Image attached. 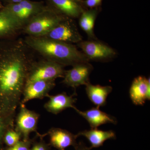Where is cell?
Returning <instances> with one entry per match:
<instances>
[{"label":"cell","instance_id":"18","mask_svg":"<svg viewBox=\"0 0 150 150\" xmlns=\"http://www.w3.org/2000/svg\"><path fill=\"white\" fill-rule=\"evenodd\" d=\"M78 137L83 136L86 138L91 146V149L100 147L103 145L105 142L109 139H115L116 135L114 131H104L97 129H91L90 130L81 131L76 134Z\"/></svg>","mask_w":150,"mask_h":150},{"label":"cell","instance_id":"7","mask_svg":"<svg viewBox=\"0 0 150 150\" xmlns=\"http://www.w3.org/2000/svg\"><path fill=\"white\" fill-rule=\"evenodd\" d=\"M46 7L42 2L24 0L18 3L8 4L4 8L23 28L30 19Z\"/></svg>","mask_w":150,"mask_h":150},{"label":"cell","instance_id":"19","mask_svg":"<svg viewBox=\"0 0 150 150\" xmlns=\"http://www.w3.org/2000/svg\"><path fill=\"white\" fill-rule=\"evenodd\" d=\"M99 11V8L87 9L79 18L80 27L86 33L89 40L98 39L95 35L94 27Z\"/></svg>","mask_w":150,"mask_h":150},{"label":"cell","instance_id":"16","mask_svg":"<svg viewBox=\"0 0 150 150\" xmlns=\"http://www.w3.org/2000/svg\"><path fill=\"white\" fill-rule=\"evenodd\" d=\"M22 29V25L5 9L0 11V38H13Z\"/></svg>","mask_w":150,"mask_h":150},{"label":"cell","instance_id":"10","mask_svg":"<svg viewBox=\"0 0 150 150\" xmlns=\"http://www.w3.org/2000/svg\"><path fill=\"white\" fill-rule=\"evenodd\" d=\"M56 86L55 81H38L25 84L21 101L25 103L33 99H43Z\"/></svg>","mask_w":150,"mask_h":150},{"label":"cell","instance_id":"8","mask_svg":"<svg viewBox=\"0 0 150 150\" xmlns=\"http://www.w3.org/2000/svg\"><path fill=\"white\" fill-rule=\"evenodd\" d=\"M19 111L16 118L14 129L21 135L23 140L30 139L29 135L32 132H35L38 136L37 126L40 115L33 110H29L25 105L20 103Z\"/></svg>","mask_w":150,"mask_h":150},{"label":"cell","instance_id":"25","mask_svg":"<svg viewBox=\"0 0 150 150\" xmlns=\"http://www.w3.org/2000/svg\"><path fill=\"white\" fill-rule=\"evenodd\" d=\"M75 150H91L90 148L88 147L82 142H80L75 147Z\"/></svg>","mask_w":150,"mask_h":150},{"label":"cell","instance_id":"26","mask_svg":"<svg viewBox=\"0 0 150 150\" xmlns=\"http://www.w3.org/2000/svg\"><path fill=\"white\" fill-rule=\"evenodd\" d=\"M8 1L9 2L8 4H10L19 3L22 1H24V0H8Z\"/></svg>","mask_w":150,"mask_h":150},{"label":"cell","instance_id":"5","mask_svg":"<svg viewBox=\"0 0 150 150\" xmlns=\"http://www.w3.org/2000/svg\"><path fill=\"white\" fill-rule=\"evenodd\" d=\"M89 61L106 62L117 55L113 48L97 40H83L77 44Z\"/></svg>","mask_w":150,"mask_h":150},{"label":"cell","instance_id":"22","mask_svg":"<svg viewBox=\"0 0 150 150\" xmlns=\"http://www.w3.org/2000/svg\"><path fill=\"white\" fill-rule=\"evenodd\" d=\"M34 141V139H30L27 140H20L12 146L4 147L3 150H30Z\"/></svg>","mask_w":150,"mask_h":150},{"label":"cell","instance_id":"3","mask_svg":"<svg viewBox=\"0 0 150 150\" xmlns=\"http://www.w3.org/2000/svg\"><path fill=\"white\" fill-rule=\"evenodd\" d=\"M67 18L49 6L32 17L23 28L22 31L28 36H43Z\"/></svg>","mask_w":150,"mask_h":150},{"label":"cell","instance_id":"21","mask_svg":"<svg viewBox=\"0 0 150 150\" xmlns=\"http://www.w3.org/2000/svg\"><path fill=\"white\" fill-rule=\"evenodd\" d=\"M21 135L15 130L14 128H11L6 131L3 137V144L7 147L12 146L21 140Z\"/></svg>","mask_w":150,"mask_h":150},{"label":"cell","instance_id":"13","mask_svg":"<svg viewBox=\"0 0 150 150\" xmlns=\"http://www.w3.org/2000/svg\"><path fill=\"white\" fill-rule=\"evenodd\" d=\"M150 79L143 76L135 78L129 90L130 98L134 104L143 105L146 100H150Z\"/></svg>","mask_w":150,"mask_h":150},{"label":"cell","instance_id":"11","mask_svg":"<svg viewBox=\"0 0 150 150\" xmlns=\"http://www.w3.org/2000/svg\"><path fill=\"white\" fill-rule=\"evenodd\" d=\"M49 7L59 13L70 18H79L86 9L83 0H47Z\"/></svg>","mask_w":150,"mask_h":150},{"label":"cell","instance_id":"9","mask_svg":"<svg viewBox=\"0 0 150 150\" xmlns=\"http://www.w3.org/2000/svg\"><path fill=\"white\" fill-rule=\"evenodd\" d=\"M93 69L89 62L79 63L72 66L71 69L65 71L62 83L75 90L81 85L90 82L89 76Z\"/></svg>","mask_w":150,"mask_h":150},{"label":"cell","instance_id":"24","mask_svg":"<svg viewBox=\"0 0 150 150\" xmlns=\"http://www.w3.org/2000/svg\"><path fill=\"white\" fill-rule=\"evenodd\" d=\"M102 0H83V4L85 8H98L102 4Z\"/></svg>","mask_w":150,"mask_h":150},{"label":"cell","instance_id":"20","mask_svg":"<svg viewBox=\"0 0 150 150\" xmlns=\"http://www.w3.org/2000/svg\"><path fill=\"white\" fill-rule=\"evenodd\" d=\"M16 115H7L0 113V146L4 145L3 137L6 131L11 128H14Z\"/></svg>","mask_w":150,"mask_h":150},{"label":"cell","instance_id":"28","mask_svg":"<svg viewBox=\"0 0 150 150\" xmlns=\"http://www.w3.org/2000/svg\"><path fill=\"white\" fill-rule=\"evenodd\" d=\"M0 8H2L1 4V1H0Z\"/></svg>","mask_w":150,"mask_h":150},{"label":"cell","instance_id":"17","mask_svg":"<svg viewBox=\"0 0 150 150\" xmlns=\"http://www.w3.org/2000/svg\"><path fill=\"white\" fill-rule=\"evenodd\" d=\"M112 91L110 86L92 84L90 82L86 85V91L89 99L97 107L105 105L108 96Z\"/></svg>","mask_w":150,"mask_h":150},{"label":"cell","instance_id":"4","mask_svg":"<svg viewBox=\"0 0 150 150\" xmlns=\"http://www.w3.org/2000/svg\"><path fill=\"white\" fill-rule=\"evenodd\" d=\"M64 67L44 59L34 61L28 71L26 83L38 81H55L58 78H63L66 71Z\"/></svg>","mask_w":150,"mask_h":150},{"label":"cell","instance_id":"15","mask_svg":"<svg viewBox=\"0 0 150 150\" xmlns=\"http://www.w3.org/2000/svg\"><path fill=\"white\" fill-rule=\"evenodd\" d=\"M74 109L88 121L91 129H97L99 126L107 123H117L115 117L101 111L99 108H92L85 111H81L76 107Z\"/></svg>","mask_w":150,"mask_h":150},{"label":"cell","instance_id":"1","mask_svg":"<svg viewBox=\"0 0 150 150\" xmlns=\"http://www.w3.org/2000/svg\"><path fill=\"white\" fill-rule=\"evenodd\" d=\"M24 40L0 41V113L16 115L30 66L35 60Z\"/></svg>","mask_w":150,"mask_h":150},{"label":"cell","instance_id":"2","mask_svg":"<svg viewBox=\"0 0 150 150\" xmlns=\"http://www.w3.org/2000/svg\"><path fill=\"white\" fill-rule=\"evenodd\" d=\"M24 41L31 50L43 56V59L64 66H72L89 62L74 44L52 40L43 36H28Z\"/></svg>","mask_w":150,"mask_h":150},{"label":"cell","instance_id":"12","mask_svg":"<svg viewBox=\"0 0 150 150\" xmlns=\"http://www.w3.org/2000/svg\"><path fill=\"white\" fill-rule=\"evenodd\" d=\"M44 135L49 136V144L57 150H65L70 146L75 147L78 144L76 134L75 135L65 129L52 128Z\"/></svg>","mask_w":150,"mask_h":150},{"label":"cell","instance_id":"6","mask_svg":"<svg viewBox=\"0 0 150 150\" xmlns=\"http://www.w3.org/2000/svg\"><path fill=\"white\" fill-rule=\"evenodd\" d=\"M43 37L69 44L82 41L81 35L74 19L67 17L56 25Z\"/></svg>","mask_w":150,"mask_h":150},{"label":"cell","instance_id":"27","mask_svg":"<svg viewBox=\"0 0 150 150\" xmlns=\"http://www.w3.org/2000/svg\"><path fill=\"white\" fill-rule=\"evenodd\" d=\"M3 149H4V146H0V150H3Z\"/></svg>","mask_w":150,"mask_h":150},{"label":"cell","instance_id":"14","mask_svg":"<svg viewBox=\"0 0 150 150\" xmlns=\"http://www.w3.org/2000/svg\"><path fill=\"white\" fill-rule=\"evenodd\" d=\"M69 96L65 92L56 95H50L48 97L49 100L44 104V108L46 111L57 115L67 108L74 109V104L76 101V98L74 97L75 94Z\"/></svg>","mask_w":150,"mask_h":150},{"label":"cell","instance_id":"23","mask_svg":"<svg viewBox=\"0 0 150 150\" xmlns=\"http://www.w3.org/2000/svg\"><path fill=\"white\" fill-rule=\"evenodd\" d=\"M43 135H40V141L36 142L34 140L33 143L30 150H51V146L43 140Z\"/></svg>","mask_w":150,"mask_h":150}]
</instances>
